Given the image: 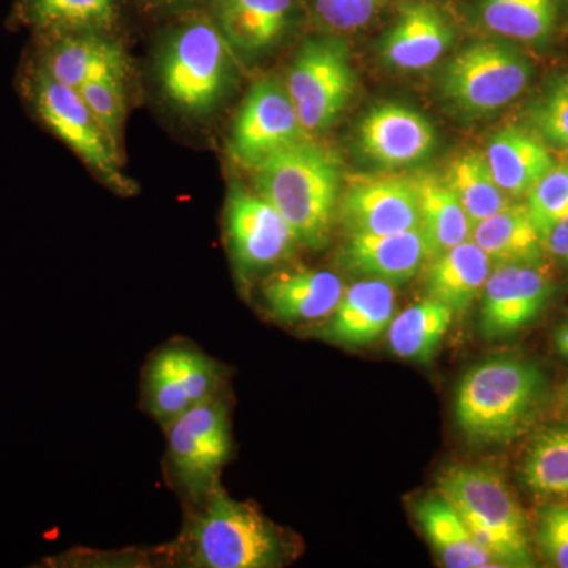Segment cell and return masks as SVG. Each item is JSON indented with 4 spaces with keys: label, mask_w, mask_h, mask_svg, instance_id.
<instances>
[{
    "label": "cell",
    "mask_w": 568,
    "mask_h": 568,
    "mask_svg": "<svg viewBox=\"0 0 568 568\" xmlns=\"http://www.w3.org/2000/svg\"><path fill=\"white\" fill-rule=\"evenodd\" d=\"M256 190L293 227L298 244L317 250L331 235L339 203L342 163L312 138L294 142L254 168Z\"/></svg>",
    "instance_id": "obj_1"
},
{
    "label": "cell",
    "mask_w": 568,
    "mask_h": 568,
    "mask_svg": "<svg viewBox=\"0 0 568 568\" xmlns=\"http://www.w3.org/2000/svg\"><path fill=\"white\" fill-rule=\"evenodd\" d=\"M547 377L532 362L496 357L473 366L455 394V420L476 444H504L525 435L545 399Z\"/></svg>",
    "instance_id": "obj_2"
},
{
    "label": "cell",
    "mask_w": 568,
    "mask_h": 568,
    "mask_svg": "<svg viewBox=\"0 0 568 568\" xmlns=\"http://www.w3.org/2000/svg\"><path fill=\"white\" fill-rule=\"evenodd\" d=\"M194 506L179 540L185 566L271 568L286 559L280 530L252 503L233 499L222 485Z\"/></svg>",
    "instance_id": "obj_3"
},
{
    "label": "cell",
    "mask_w": 568,
    "mask_h": 568,
    "mask_svg": "<svg viewBox=\"0 0 568 568\" xmlns=\"http://www.w3.org/2000/svg\"><path fill=\"white\" fill-rule=\"evenodd\" d=\"M437 493L458 511L497 566H536L525 511L495 467H448L437 480Z\"/></svg>",
    "instance_id": "obj_4"
},
{
    "label": "cell",
    "mask_w": 568,
    "mask_h": 568,
    "mask_svg": "<svg viewBox=\"0 0 568 568\" xmlns=\"http://www.w3.org/2000/svg\"><path fill=\"white\" fill-rule=\"evenodd\" d=\"M18 91L32 118L88 164L114 192L134 194L136 183L122 173L119 149L93 118L77 89L55 81L29 54Z\"/></svg>",
    "instance_id": "obj_5"
},
{
    "label": "cell",
    "mask_w": 568,
    "mask_h": 568,
    "mask_svg": "<svg viewBox=\"0 0 568 568\" xmlns=\"http://www.w3.org/2000/svg\"><path fill=\"white\" fill-rule=\"evenodd\" d=\"M233 48L211 18L183 21L159 55V80L168 102L192 118L220 106L234 77Z\"/></svg>",
    "instance_id": "obj_6"
},
{
    "label": "cell",
    "mask_w": 568,
    "mask_h": 568,
    "mask_svg": "<svg viewBox=\"0 0 568 568\" xmlns=\"http://www.w3.org/2000/svg\"><path fill=\"white\" fill-rule=\"evenodd\" d=\"M168 463L193 504L216 485L233 452L230 407L216 395L166 425Z\"/></svg>",
    "instance_id": "obj_7"
},
{
    "label": "cell",
    "mask_w": 568,
    "mask_h": 568,
    "mask_svg": "<svg viewBox=\"0 0 568 568\" xmlns=\"http://www.w3.org/2000/svg\"><path fill=\"white\" fill-rule=\"evenodd\" d=\"M284 84L293 99L305 136L325 132L345 110L354 93L355 77L349 50L335 37L305 40L291 63Z\"/></svg>",
    "instance_id": "obj_8"
},
{
    "label": "cell",
    "mask_w": 568,
    "mask_h": 568,
    "mask_svg": "<svg viewBox=\"0 0 568 568\" xmlns=\"http://www.w3.org/2000/svg\"><path fill=\"white\" fill-rule=\"evenodd\" d=\"M532 65L510 44L480 41L465 48L448 63L444 93L466 114H489L525 91Z\"/></svg>",
    "instance_id": "obj_9"
},
{
    "label": "cell",
    "mask_w": 568,
    "mask_h": 568,
    "mask_svg": "<svg viewBox=\"0 0 568 568\" xmlns=\"http://www.w3.org/2000/svg\"><path fill=\"white\" fill-rule=\"evenodd\" d=\"M227 248L241 280L275 267L298 245L293 227L260 193L234 183L224 209Z\"/></svg>",
    "instance_id": "obj_10"
},
{
    "label": "cell",
    "mask_w": 568,
    "mask_h": 568,
    "mask_svg": "<svg viewBox=\"0 0 568 568\" xmlns=\"http://www.w3.org/2000/svg\"><path fill=\"white\" fill-rule=\"evenodd\" d=\"M223 369L219 362L189 343H173L153 354L144 372L149 413L166 426L194 406L219 395Z\"/></svg>",
    "instance_id": "obj_11"
},
{
    "label": "cell",
    "mask_w": 568,
    "mask_h": 568,
    "mask_svg": "<svg viewBox=\"0 0 568 568\" xmlns=\"http://www.w3.org/2000/svg\"><path fill=\"white\" fill-rule=\"evenodd\" d=\"M304 138L286 84L274 78H265L246 93L235 115L230 149L239 163L254 170L272 153Z\"/></svg>",
    "instance_id": "obj_12"
},
{
    "label": "cell",
    "mask_w": 568,
    "mask_h": 568,
    "mask_svg": "<svg viewBox=\"0 0 568 568\" xmlns=\"http://www.w3.org/2000/svg\"><path fill=\"white\" fill-rule=\"evenodd\" d=\"M551 294L544 264L495 265L481 293V334L497 339L525 331L541 315Z\"/></svg>",
    "instance_id": "obj_13"
},
{
    "label": "cell",
    "mask_w": 568,
    "mask_h": 568,
    "mask_svg": "<svg viewBox=\"0 0 568 568\" xmlns=\"http://www.w3.org/2000/svg\"><path fill=\"white\" fill-rule=\"evenodd\" d=\"M29 54L55 81L73 89L108 78L123 81L130 71L122 44L99 32L33 33Z\"/></svg>",
    "instance_id": "obj_14"
},
{
    "label": "cell",
    "mask_w": 568,
    "mask_h": 568,
    "mask_svg": "<svg viewBox=\"0 0 568 568\" xmlns=\"http://www.w3.org/2000/svg\"><path fill=\"white\" fill-rule=\"evenodd\" d=\"M349 235H384L420 227L416 185L409 179H355L339 203Z\"/></svg>",
    "instance_id": "obj_15"
},
{
    "label": "cell",
    "mask_w": 568,
    "mask_h": 568,
    "mask_svg": "<svg viewBox=\"0 0 568 568\" xmlns=\"http://www.w3.org/2000/svg\"><path fill=\"white\" fill-rule=\"evenodd\" d=\"M362 152L373 162L394 168L420 162L436 145V132L420 112L387 103L365 115L358 129Z\"/></svg>",
    "instance_id": "obj_16"
},
{
    "label": "cell",
    "mask_w": 568,
    "mask_h": 568,
    "mask_svg": "<svg viewBox=\"0 0 568 568\" xmlns=\"http://www.w3.org/2000/svg\"><path fill=\"white\" fill-rule=\"evenodd\" d=\"M345 286L338 275L315 268H293L268 276L263 301L268 315L283 324L315 323L331 317Z\"/></svg>",
    "instance_id": "obj_17"
},
{
    "label": "cell",
    "mask_w": 568,
    "mask_h": 568,
    "mask_svg": "<svg viewBox=\"0 0 568 568\" xmlns=\"http://www.w3.org/2000/svg\"><path fill=\"white\" fill-rule=\"evenodd\" d=\"M342 261L354 274L402 284L432 261V250L420 227L395 234L349 235Z\"/></svg>",
    "instance_id": "obj_18"
},
{
    "label": "cell",
    "mask_w": 568,
    "mask_h": 568,
    "mask_svg": "<svg viewBox=\"0 0 568 568\" xmlns=\"http://www.w3.org/2000/svg\"><path fill=\"white\" fill-rule=\"evenodd\" d=\"M211 20L233 51L257 55L272 50L293 21L295 0H205Z\"/></svg>",
    "instance_id": "obj_19"
},
{
    "label": "cell",
    "mask_w": 568,
    "mask_h": 568,
    "mask_svg": "<svg viewBox=\"0 0 568 568\" xmlns=\"http://www.w3.org/2000/svg\"><path fill=\"white\" fill-rule=\"evenodd\" d=\"M452 40L450 24L436 7L413 3L403 7L398 21L384 37L381 54L395 69L424 70L448 50Z\"/></svg>",
    "instance_id": "obj_20"
},
{
    "label": "cell",
    "mask_w": 568,
    "mask_h": 568,
    "mask_svg": "<svg viewBox=\"0 0 568 568\" xmlns=\"http://www.w3.org/2000/svg\"><path fill=\"white\" fill-rule=\"evenodd\" d=\"M395 317L392 284L366 278L351 284L321 335L347 346H365L386 334Z\"/></svg>",
    "instance_id": "obj_21"
},
{
    "label": "cell",
    "mask_w": 568,
    "mask_h": 568,
    "mask_svg": "<svg viewBox=\"0 0 568 568\" xmlns=\"http://www.w3.org/2000/svg\"><path fill=\"white\" fill-rule=\"evenodd\" d=\"M119 14V0H17L9 26L33 33H108Z\"/></svg>",
    "instance_id": "obj_22"
},
{
    "label": "cell",
    "mask_w": 568,
    "mask_h": 568,
    "mask_svg": "<svg viewBox=\"0 0 568 568\" xmlns=\"http://www.w3.org/2000/svg\"><path fill=\"white\" fill-rule=\"evenodd\" d=\"M485 155L497 185L510 197L529 194L556 164L541 138L518 126L497 132Z\"/></svg>",
    "instance_id": "obj_23"
},
{
    "label": "cell",
    "mask_w": 568,
    "mask_h": 568,
    "mask_svg": "<svg viewBox=\"0 0 568 568\" xmlns=\"http://www.w3.org/2000/svg\"><path fill=\"white\" fill-rule=\"evenodd\" d=\"M491 274L487 254L473 241L463 242L429 261L425 275L428 298H435L454 313H466Z\"/></svg>",
    "instance_id": "obj_24"
},
{
    "label": "cell",
    "mask_w": 568,
    "mask_h": 568,
    "mask_svg": "<svg viewBox=\"0 0 568 568\" xmlns=\"http://www.w3.org/2000/svg\"><path fill=\"white\" fill-rule=\"evenodd\" d=\"M470 241L487 254L491 265L544 263V239L526 204H508L484 222L474 224Z\"/></svg>",
    "instance_id": "obj_25"
},
{
    "label": "cell",
    "mask_w": 568,
    "mask_h": 568,
    "mask_svg": "<svg viewBox=\"0 0 568 568\" xmlns=\"http://www.w3.org/2000/svg\"><path fill=\"white\" fill-rule=\"evenodd\" d=\"M416 518L440 562L450 568L499 567L477 544L457 510L439 493L422 497Z\"/></svg>",
    "instance_id": "obj_26"
},
{
    "label": "cell",
    "mask_w": 568,
    "mask_h": 568,
    "mask_svg": "<svg viewBox=\"0 0 568 568\" xmlns=\"http://www.w3.org/2000/svg\"><path fill=\"white\" fill-rule=\"evenodd\" d=\"M413 181L417 190L420 230L432 250V260L470 241L473 223L446 181L429 174L418 175Z\"/></svg>",
    "instance_id": "obj_27"
},
{
    "label": "cell",
    "mask_w": 568,
    "mask_h": 568,
    "mask_svg": "<svg viewBox=\"0 0 568 568\" xmlns=\"http://www.w3.org/2000/svg\"><path fill=\"white\" fill-rule=\"evenodd\" d=\"M454 312L435 298L410 305L392 320L387 328L388 346L396 357L428 364L450 328Z\"/></svg>",
    "instance_id": "obj_28"
},
{
    "label": "cell",
    "mask_w": 568,
    "mask_h": 568,
    "mask_svg": "<svg viewBox=\"0 0 568 568\" xmlns=\"http://www.w3.org/2000/svg\"><path fill=\"white\" fill-rule=\"evenodd\" d=\"M446 183L458 197L473 227L511 204L510 196L493 178L487 155L478 151L457 156L448 166Z\"/></svg>",
    "instance_id": "obj_29"
},
{
    "label": "cell",
    "mask_w": 568,
    "mask_h": 568,
    "mask_svg": "<svg viewBox=\"0 0 568 568\" xmlns=\"http://www.w3.org/2000/svg\"><path fill=\"white\" fill-rule=\"evenodd\" d=\"M480 17L499 36L541 43L555 29L558 0H480Z\"/></svg>",
    "instance_id": "obj_30"
},
{
    "label": "cell",
    "mask_w": 568,
    "mask_h": 568,
    "mask_svg": "<svg viewBox=\"0 0 568 568\" xmlns=\"http://www.w3.org/2000/svg\"><path fill=\"white\" fill-rule=\"evenodd\" d=\"M521 480L534 495L568 497V425L534 437L523 458Z\"/></svg>",
    "instance_id": "obj_31"
},
{
    "label": "cell",
    "mask_w": 568,
    "mask_h": 568,
    "mask_svg": "<svg viewBox=\"0 0 568 568\" xmlns=\"http://www.w3.org/2000/svg\"><path fill=\"white\" fill-rule=\"evenodd\" d=\"M530 219L547 237L551 227L568 216V164H555L528 194Z\"/></svg>",
    "instance_id": "obj_32"
},
{
    "label": "cell",
    "mask_w": 568,
    "mask_h": 568,
    "mask_svg": "<svg viewBox=\"0 0 568 568\" xmlns=\"http://www.w3.org/2000/svg\"><path fill=\"white\" fill-rule=\"evenodd\" d=\"M530 123L541 140L568 149V73L548 85L530 111Z\"/></svg>",
    "instance_id": "obj_33"
},
{
    "label": "cell",
    "mask_w": 568,
    "mask_h": 568,
    "mask_svg": "<svg viewBox=\"0 0 568 568\" xmlns=\"http://www.w3.org/2000/svg\"><path fill=\"white\" fill-rule=\"evenodd\" d=\"M77 91L88 104L93 118L102 125L104 133L110 136L112 144L119 149V138H121L126 108L123 81L108 78V80L88 82Z\"/></svg>",
    "instance_id": "obj_34"
},
{
    "label": "cell",
    "mask_w": 568,
    "mask_h": 568,
    "mask_svg": "<svg viewBox=\"0 0 568 568\" xmlns=\"http://www.w3.org/2000/svg\"><path fill=\"white\" fill-rule=\"evenodd\" d=\"M383 3L384 0H315V9L328 28L355 31L368 24Z\"/></svg>",
    "instance_id": "obj_35"
},
{
    "label": "cell",
    "mask_w": 568,
    "mask_h": 568,
    "mask_svg": "<svg viewBox=\"0 0 568 568\" xmlns=\"http://www.w3.org/2000/svg\"><path fill=\"white\" fill-rule=\"evenodd\" d=\"M537 541L552 566L568 568V523L559 506L541 508L538 514Z\"/></svg>",
    "instance_id": "obj_36"
},
{
    "label": "cell",
    "mask_w": 568,
    "mask_h": 568,
    "mask_svg": "<svg viewBox=\"0 0 568 568\" xmlns=\"http://www.w3.org/2000/svg\"><path fill=\"white\" fill-rule=\"evenodd\" d=\"M544 245L545 250L562 260L564 254L568 252V216L551 227L544 239Z\"/></svg>",
    "instance_id": "obj_37"
},
{
    "label": "cell",
    "mask_w": 568,
    "mask_h": 568,
    "mask_svg": "<svg viewBox=\"0 0 568 568\" xmlns=\"http://www.w3.org/2000/svg\"><path fill=\"white\" fill-rule=\"evenodd\" d=\"M145 6L160 11H186L197 6L200 0H142Z\"/></svg>",
    "instance_id": "obj_38"
},
{
    "label": "cell",
    "mask_w": 568,
    "mask_h": 568,
    "mask_svg": "<svg viewBox=\"0 0 568 568\" xmlns=\"http://www.w3.org/2000/svg\"><path fill=\"white\" fill-rule=\"evenodd\" d=\"M556 346L564 357L568 358V321L556 331Z\"/></svg>",
    "instance_id": "obj_39"
},
{
    "label": "cell",
    "mask_w": 568,
    "mask_h": 568,
    "mask_svg": "<svg viewBox=\"0 0 568 568\" xmlns=\"http://www.w3.org/2000/svg\"><path fill=\"white\" fill-rule=\"evenodd\" d=\"M560 511H562L564 518H566V521L568 523V506H559Z\"/></svg>",
    "instance_id": "obj_40"
},
{
    "label": "cell",
    "mask_w": 568,
    "mask_h": 568,
    "mask_svg": "<svg viewBox=\"0 0 568 568\" xmlns=\"http://www.w3.org/2000/svg\"><path fill=\"white\" fill-rule=\"evenodd\" d=\"M564 399H566V403L568 405V383L566 384V387H564Z\"/></svg>",
    "instance_id": "obj_41"
},
{
    "label": "cell",
    "mask_w": 568,
    "mask_h": 568,
    "mask_svg": "<svg viewBox=\"0 0 568 568\" xmlns=\"http://www.w3.org/2000/svg\"><path fill=\"white\" fill-rule=\"evenodd\" d=\"M562 260L566 261V263L568 264V252L564 254Z\"/></svg>",
    "instance_id": "obj_42"
}]
</instances>
